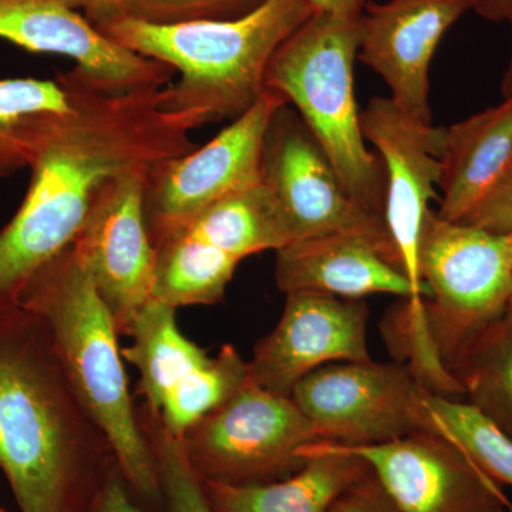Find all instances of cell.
<instances>
[{
	"mask_svg": "<svg viewBox=\"0 0 512 512\" xmlns=\"http://www.w3.org/2000/svg\"><path fill=\"white\" fill-rule=\"evenodd\" d=\"M73 72L76 103L40 134L25 200L0 231V311L76 241L104 185L197 147L194 124L161 109L163 87L113 93Z\"/></svg>",
	"mask_w": 512,
	"mask_h": 512,
	"instance_id": "obj_1",
	"label": "cell"
},
{
	"mask_svg": "<svg viewBox=\"0 0 512 512\" xmlns=\"http://www.w3.org/2000/svg\"><path fill=\"white\" fill-rule=\"evenodd\" d=\"M116 456L35 313L0 311V470L20 512H89Z\"/></svg>",
	"mask_w": 512,
	"mask_h": 512,
	"instance_id": "obj_2",
	"label": "cell"
},
{
	"mask_svg": "<svg viewBox=\"0 0 512 512\" xmlns=\"http://www.w3.org/2000/svg\"><path fill=\"white\" fill-rule=\"evenodd\" d=\"M313 13L309 0H265L235 19L156 23L121 16L97 29L180 74L160 90V107L198 128L251 109L265 93L272 56Z\"/></svg>",
	"mask_w": 512,
	"mask_h": 512,
	"instance_id": "obj_3",
	"label": "cell"
},
{
	"mask_svg": "<svg viewBox=\"0 0 512 512\" xmlns=\"http://www.w3.org/2000/svg\"><path fill=\"white\" fill-rule=\"evenodd\" d=\"M18 305L46 323L67 375L109 439L131 491L163 512L156 458L131 399L119 330L72 245L47 262Z\"/></svg>",
	"mask_w": 512,
	"mask_h": 512,
	"instance_id": "obj_4",
	"label": "cell"
},
{
	"mask_svg": "<svg viewBox=\"0 0 512 512\" xmlns=\"http://www.w3.org/2000/svg\"><path fill=\"white\" fill-rule=\"evenodd\" d=\"M359 47L360 16L315 12L276 50L265 86L296 107L349 197L383 218V164L366 147L355 96Z\"/></svg>",
	"mask_w": 512,
	"mask_h": 512,
	"instance_id": "obj_5",
	"label": "cell"
},
{
	"mask_svg": "<svg viewBox=\"0 0 512 512\" xmlns=\"http://www.w3.org/2000/svg\"><path fill=\"white\" fill-rule=\"evenodd\" d=\"M419 268L430 291L424 313L431 346L450 373L471 340L510 305V259L503 237L431 211L421 234Z\"/></svg>",
	"mask_w": 512,
	"mask_h": 512,
	"instance_id": "obj_6",
	"label": "cell"
},
{
	"mask_svg": "<svg viewBox=\"0 0 512 512\" xmlns=\"http://www.w3.org/2000/svg\"><path fill=\"white\" fill-rule=\"evenodd\" d=\"M360 121L366 140L382 160L386 180L383 218L400 268L412 286V298L403 299L392 320L404 339L423 343L429 338L424 301L430 291L420 275V241L431 212L430 201L437 197L446 127L412 119L390 97H373L360 113Z\"/></svg>",
	"mask_w": 512,
	"mask_h": 512,
	"instance_id": "obj_7",
	"label": "cell"
},
{
	"mask_svg": "<svg viewBox=\"0 0 512 512\" xmlns=\"http://www.w3.org/2000/svg\"><path fill=\"white\" fill-rule=\"evenodd\" d=\"M180 440L201 480L228 484L268 483L292 476L306 463L302 448L322 443L292 397L269 392L251 377Z\"/></svg>",
	"mask_w": 512,
	"mask_h": 512,
	"instance_id": "obj_8",
	"label": "cell"
},
{
	"mask_svg": "<svg viewBox=\"0 0 512 512\" xmlns=\"http://www.w3.org/2000/svg\"><path fill=\"white\" fill-rule=\"evenodd\" d=\"M426 390L406 366L367 360L320 367L291 397L322 443L356 447L423 431L447 434L427 409Z\"/></svg>",
	"mask_w": 512,
	"mask_h": 512,
	"instance_id": "obj_9",
	"label": "cell"
},
{
	"mask_svg": "<svg viewBox=\"0 0 512 512\" xmlns=\"http://www.w3.org/2000/svg\"><path fill=\"white\" fill-rule=\"evenodd\" d=\"M261 175L281 212L289 244L355 235L400 268L386 222L349 197L325 151L288 103L276 111L266 131Z\"/></svg>",
	"mask_w": 512,
	"mask_h": 512,
	"instance_id": "obj_10",
	"label": "cell"
},
{
	"mask_svg": "<svg viewBox=\"0 0 512 512\" xmlns=\"http://www.w3.org/2000/svg\"><path fill=\"white\" fill-rule=\"evenodd\" d=\"M284 104L281 94L266 89L251 109L207 144L158 165L144 198L153 245L208 205L262 180L266 131Z\"/></svg>",
	"mask_w": 512,
	"mask_h": 512,
	"instance_id": "obj_11",
	"label": "cell"
},
{
	"mask_svg": "<svg viewBox=\"0 0 512 512\" xmlns=\"http://www.w3.org/2000/svg\"><path fill=\"white\" fill-rule=\"evenodd\" d=\"M153 171H131L104 185L72 244L119 335H126L137 313L153 298L156 251L144 211Z\"/></svg>",
	"mask_w": 512,
	"mask_h": 512,
	"instance_id": "obj_12",
	"label": "cell"
},
{
	"mask_svg": "<svg viewBox=\"0 0 512 512\" xmlns=\"http://www.w3.org/2000/svg\"><path fill=\"white\" fill-rule=\"evenodd\" d=\"M329 446L362 457L402 512L512 511L501 484L448 434L423 431L373 446Z\"/></svg>",
	"mask_w": 512,
	"mask_h": 512,
	"instance_id": "obj_13",
	"label": "cell"
},
{
	"mask_svg": "<svg viewBox=\"0 0 512 512\" xmlns=\"http://www.w3.org/2000/svg\"><path fill=\"white\" fill-rule=\"evenodd\" d=\"M284 313L276 328L254 349L249 377L279 396L291 397L296 384L320 367L367 362L369 309L362 299L326 293H285Z\"/></svg>",
	"mask_w": 512,
	"mask_h": 512,
	"instance_id": "obj_14",
	"label": "cell"
},
{
	"mask_svg": "<svg viewBox=\"0 0 512 512\" xmlns=\"http://www.w3.org/2000/svg\"><path fill=\"white\" fill-rule=\"evenodd\" d=\"M480 0L367 2L360 16L357 59L379 74L407 116L433 124L429 70L441 39Z\"/></svg>",
	"mask_w": 512,
	"mask_h": 512,
	"instance_id": "obj_15",
	"label": "cell"
},
{
	"mask_svg": "<svg viewBox=\"0 0 512 512\" xmlns=\"http://www.w3.org/2000/svg\"><path fill=\"white\" fill-rule=\"evenodd\" d=\"M0 39L28 52L69 57L74 69L113 93L158 89L175 74L114 43L72 0H0Z\"/></svg>",
	"mask_w": 512,
	"mask_h": 512,
	"instance_id": "obj_16",
	"label": "cell"
},
{
	"mask_svg": "<svg viewBox=\"0 0 512 512\" xmlns=\"http://www.w3.org/2000/svg\"><path fill=\"white\" fill-rule=\"evenodd\" d=\"M275 278L284 293L319 292L342 299L390 293L412 298L402 269L355 235H325L286 245L276 251Z\"/></svg>",
	"mask_w": 512,
	"mask_h": 512,
	"instance_id": "obj_17",
	"label": "cell"
},
{
	"mask_svg": "<svg viewBox=\"0 0 512 512\" xmlns=\"http://www.w3.org/2000/svg\"><path fill=\"white\" fill-rule=\"evenodd\" d=\"M511 170L512 99H504L446 128L437 215L460 222Z\"/></svg>",
	"mask_w": 512,
	"mask_h": 512,
	"instance_id": "obj_18",
	"label": "cell"
},
{
	"mask_svg": "<svg viewBox=\"0 0 512 512\" xmlns=\"http://www.w3.org/2000/svg\"><path fill=\"white\" fill-rule=\"evenodd\" d=\"M306 461L292 476L258 484L201 480L212 512H326L349 485L370 471L356 454L328 443L302 448Z\"/></svg>",
	"mask_w": 512,
	"mask_h": 512,
	"instance_id": "obj_19",
	"label": "cell"
},
{
	"mask_svg": "<svg viewBox=\"0 0 512 512\" xmlns=\"http://www.w3.org/2000/svg\"><path fill=\"white\" fill-rule=\"evenodd\" d=\"M126 335L131 345L121 355L137 367L144 404L156 413L167 394L210 359L178 329L175 308L154 298L137 313Z\"/></svg>",
	"mask_w": 512,
	"mask_h": 512,
	"instance_id": "obj_20",
	"label": "cell"
},
{
	"mask_svg": "<svg viewBox=\"0 0 512 512\" xmlns=\"http://www.w3.org/2000/svg\"><path fill=\"white\" fill-rule=\"evenodd\" d=\"M173 232H183L239 261L289 244L281 212L262 180L208 205Z\"/></svg>",
	"mask_w": 512,
	"mask_h": 512,
	"instance_id": "obj_21",
	"label": "cell"
},
{
	"mask_svg": "<svg viewBox=\"0 0 512 512\" xmlns=\"http://www.w3.org/2000/svg\"><path fill=\"white\" fill-rule=\"evenodd\" d=\"M76 103V74L0 80V178L29 168L40 134Z\"/></svg>",
	"mask_w": 512,
	"mask_h": 512,
	"instance_id": "obj_22",
	"label": "cell"
},
{
	"mask_svg": "<svg viewBox=\"0 0 512 512\" xmlns=\"http://www.w3.org/2000/svg\"><path fill=\"white\" fill-rule=\"evenodd\" d=\"M154 251L153 298L175 309L220 302L241 264L235 256L183 232L161 238Z\"/></svg>",
	"mask_w": 512,
	"mask_h": 512,
	"instance_id": "obj_23",
	"label": "cell"
},
{
	"mask_svg": "<svg viewBox=\"0 0 512 512\" xmlns=\"http://www.w3.org/2000/svg\"><path fill=\"white\" fill-rule=\"evenodd\" d=\"M464 400L512 439V299L450 367Z\"/></svg>",
	"mask_w": 512,
	"mask_h": 512,
	"instance_id": "obj_24",
	"label": "cell"
},
{
	"mask_svg": "<svg viewBox=\"0 0 512 512\" xmlns=\"http://www.w3.org/2000/svg\"><path fill=\"white\" fill-rule=\"evenodd\" d=\"M248 377V362L234 346L224 345L217 356L210 357L167 394L158 417L168 433L181 437L202 417L227 402Z\"/></svg>",
	"mask_w": 512,
	"mask_h": 512,
	"instance_id": "obj_25",
	"label": "cell"
},
{
	"mask_svg": "<svg viewBox=\"0 0 512 512\" xmlns=\"http://www.w3.org/2000/svg\"><path fill=\"white\" fill-rule=\"evenodd\" d=\"M424 402L434 419L497 483L512 485V439L463 399L426 390Z\"/></svg>",
	"mask_w": 512,
	"mask_h": 512,
	"instance_id": "obj_26",
	"label": "cell"
},
{
	"mask_svg": "<svg viewBox=\"0 0 512 512\" xmlns=\"http://www.w3.org/2000/svg\"><path fill=\"white\" fill-rule=\"evenodd\" d=\"M138 421L156 458L163 495V512H212L180 437L168 433L160 417L146 404L137 407Z\"/></svg>",
	"mask_w": 512,
	"mask_h": 512,
	"instance_id": "obj_27",
	"label": "cell"
},
{
	"mask_svg": "<svg viewBox=\"0 0 512 512\" xmlns=\"http://www.w3.org/2000/svg\"><path fill=\"white\" fill-rule=\"evenodd\" d=\"M265 0H130L126 16L156 23L197 19H235Z\"/></svg>",
	"mask_w": 512,
	"mask_h": 512,
	"instance_id": "obj_28",
	"label": "cell"
},
{
	"mask_svg": "<svg viewBox=\"0 0 512 512\" xmlns=\"http://www.w3.org/2000/svg\"><path fill=\"white\" fill-rule=\"evenodd\" d=\"M460 222L498 237L511 234L512 170Z\"/></svg>",
	"mask_w": 512,
	"mask_h": 512,
	"instance_id": "obj_29",
	"label": "cell"
},
{
	"mask_svg": "<svg viewBox=\"0 0 512 512\" xmlns=\"http://www.w3.org/2000/svg\"><path fill=\"white\" fill-rule=\"evenodd\" d=\"M326 512H402L384 491L372 468L366 476L349 485Z\"/></svg>",
	"mask_w": 512,
	"mask_h": 512,
	"instance_id": "obj_30",
	"label": "cell"
},
{
	"mask_svg": "<svg viewBox=\"0 0 512 512\" xmlns=\"http://www.w3.org/2000/svg\"><path fill=\"white\" fill-rule=\"evenodd\" d=\"M89 512H146L116 464L94 495Z\"/></svg>",
	"mask_w": 512,
	"mask_h": 512,
	"instance_id": "obj_31",
	"label": "cell"
},
{
	"mask_svg": "<svg viewBox=\"0 0 512 512\" xmlns=\"http://www.w3.org/2000/svg\"><path fill=\"white\" fill-rule=\"evenodd\" d=\"M72 2L97 28L110 20L126 16L130 0H72Z\"/></svg>",
	"mask_w": 512,
	"mask_h": 512,
	"instance_id": "obj_32",
	"label": "cell"
},
{
	"mask_svg": "<svg viewBox=\"0 0 512 512\" xmlns=\"http://www.w3.org/2000/svg\"><path fill=\"white\" fill-rule=\"evenodd\" d=\"M315 12L335 13L343 16H362L367 0H309Z\"/></svg>",
	"mask_w": 512,
	"mask_h": 512,
	"instance_id": "obj_33",
	"label": "cell"
},
{
	"mask_svg": "<svg viewBox=\"0 0 512 512\" xmlns=\"http://www.w3.org/2000/svg\"><path fill=\"white\" fill-rule=\"evenodd\" d=\"M476 12L491 22H511L512 0H480Z\"/></svg>",
	"mask_w": 512,
	"mask_h": 512,
	"instance_id": "obj_34",
	"label": "cell"
},
{
	"mask_svg": "<svg viewBox=\"0 0 512 512\" xmlns=\"http://www.w3.org/2000/svg\"><path fill=\"white\" fill-rule=\"evenodd\" d=\"M503 96L504 99H512V57L510 64H508L507 72L504 74Z\"/></svg>",
	"mask_w": 512,
	"mask_h": 512,
	"instance_id": "obj_35",
	"label": "cell"
},
{
	"mask_svg": "<svg viewBox=\"0 0 512 512\" xmlns=\"http://www.w3.org/2000/svg\"><path fill=\"white\" fill-rule=\"evenodd\" d=\"M503 239L505 249H507L508 259H510V264L512 266V232L511 234L504 235Z\"/></svg>",
	"mask_w": 512,
	"mask_h": 512,
	"instance_id": "obj_36",
	"label": "cell"
},
{
	"mask_svg": "<svg viewBox=\"0 0 512 512\" xmlns=\"http://www.w3.org/2000/svg\"><path fill=\"white\" fill-rule=\"evenodd\" d=\"M0 512H6V511H3L2 508H0Z\"/></svg>",
	"mask_w": 512,
	"mask_h": 512,
	"instance_id": "obj_37",
	"label": "cell"
}]
</instances>
